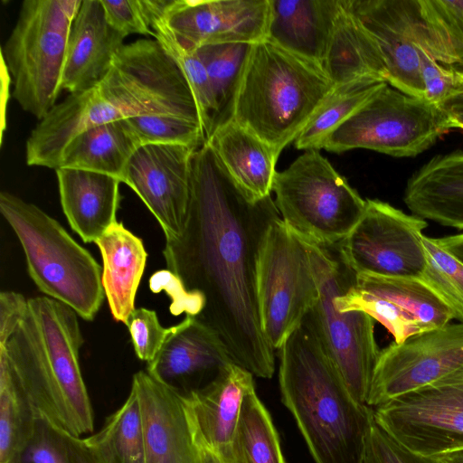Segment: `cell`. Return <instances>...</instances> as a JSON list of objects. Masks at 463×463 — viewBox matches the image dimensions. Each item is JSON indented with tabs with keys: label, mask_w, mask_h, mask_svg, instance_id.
I'll return each instance as SVG.
<instances>
[{
	"label": "cell",
	"mask_w": 463,
	"mask_h": 463,
	"mask_svg": "<svg viewBox=\"0 0 463 463\" xmlns=\"http://www.w3.org/2000/svg\"><path fill=\"white\" fill-rule=\"evenodd\" d=\"M271 195L255 201L232 178L205 142L191 165V193L184 230L165 238L167 269L205 298L199 320L218 333L232 362L269 379L275 350L260 324L256 264L269 224L279 217Z\"/></svg>",
	"instance_id": "6da1fadb"
},
{
	"label": "cell",
	"mask_w": 463,
	"mask_h": 463,
	"mask_svg": "<svg viewBox=\"0 0 463 463\" xmlns=\"http://www.w3.org/2000/svg\"><path fill=\"white\" fill-rule=\"evenodd\" d=\"M146 115L172 116L202 126L184 74L156 39L124 44L98 84L57 103L31 131L25 162L56 170L63 149L81 131Z\"/></svg>",
	"instance_id": "7a4b0ae2"
},
{
	"label": "cell",
	"mask_w": 463,
	"mask_h": 463,
	"mask_svg": "<svg viewBox=\"0 0 463 463\" xmlns=\"http://www.w3.org/2000/svg\"><path fill=\"white\" fill-rule=\"evenodd\" d=\"M278 351L281 401L315 463H364L373 410L349 392L310 311Z\"/></svg>",
	"instance_id": "3957f363"
},
{
	"label": "cell",
	"mask_w": 463,
	"mask_h": 463,
	"mask_svg": "<svg viewBox=\"0 0 463 463\" xmlns=\"http://www.w3.org/2000/svg\"><path fill=\"white\" fill-rule=\"evenodd\" d=\"M334 87L320 65L265 39L252 44L232 120L280 154Z\"/></svg>",
	"instance_id": "277c9868"
},
{
	"label": "cell",
	"mask_w": 463,
	"mask_h": 463,
	"mask_svg": "<svg viewBox=\"0 0 463 463\" xmlns=\"http://www.w3.org/2000/svg\"><path fill=\"white\" fill-rule=\"evenodd\" d=\"M0 212L19 240L40 291L92 321L105 293L100 266L90 251L58 221L9 192L0 193Z\"/></svg>",
	"instance_id": "5b68a950"
},
{
	"label": "cell",
	"mask_w": 463,
	"mask_h": 463,
	"mask_svg": "<svg viewBox=\"0 0 463 463\" xmlns=\"http://www.w3.org/2000/svg\"><path fill=\"white\" fill-rule=\"evenodd\" d=\"M82 0H24L1 47L13 97L38 120L57 104L72 22Z\"/></svg>",
	"instance_id": "8992f818"
},
{
	"label": "cell",
	"mask_w": 463,
	"mask_h": 463,
	"mask_svg": "<svg viewBox=\"0 0 463 463\" xmlns=\"http://www.w3.org/2000/svg\"><path fill=\"white\" fill-rule=\"evenodd\" d=\"M340 242H305L318 287V299L310 315L349 392L357 402L366 404L381 350L374 335L375 320L365 312L341 311L336 306V298L357 280Z\"/></svg>",
	"instance_id": "52a82bcc"
},
{
	"label": "cell",
	"mask_w": 463,
	"mask_h": 463,
	"mask_svg": "<svg viewBox=\"0 0 463 463\" xmlns=\"http://www.w3.org/2000/svg\"><path fill=\"white\" fill-rule=\"evenodd\" d=\"M272 192L280 218L298 238L316 245L342 241L362 218L366 200L317 150H307L277 172Z\"/></svg>",
	"instance_id": "ba28073f"
},
{
	"label": "cell",
	"mask_w": 463,
	"mask_h": 463,
	"mask_svg": "<svg viewBox=\"0 0 463 463\" xmlns=\"http://www.w3.org/2000/svg\"><path fill=\"white\" fill-rule=\"evenodd\" d=\"M453 128L452 118L440 106L387 83L327 137L323 148L334 153L365 148L410 157Z\"/></svg>",
	"instance_id": "9c48e42d"
},
{
	"label": "cell",
	"mask_w": 463,
	"mask_h": 463,
	"mask_svg": "<svg viewBox=\"0 0 463 463\" xmlns=\"http://www.w3.org/2000/svg\"><path fill=\"white\" fill-rule=\"evenodd\" d=\"M256 292L262 331L276 351L318 299L307 244L280 216L269 224L259 247Z\"/></svg>",
	"instance_id": "30bf717a"
},
{
	"label": "cell",
	"mask_w": 463,
	"mask_h": 463,
	"mask_svg": "<svg viewBox=\"0 0 463 463\" xmlns=\"http://www.w3.org/2000/svg\"><path fill=\"white\" fill-rule=\"evenodd\" d=\"M352 14L376 44L386 82L398 90L425 99L420 54L425 52L446 67L449 52L426 19L420 0H345Z\"/></svg>",
	"instance_id": "8fae6325"
},
{
	"label": "cell",
	"mask_w": 463,
	"mask_h": 463,
	"mask_svg": "<svg viewBox=\"0 0 463 463\" xmlns=\"http://www.w3.org/2000/svg\"><path fill=\"white\" fill-rule=\"evenodd\" d=\"M394 439L425 456L463 449V367L373 410Z\"/></svg>",
	"instance_id": "7c38bea8"
},
{
	"label": "cell",
	"mask_w": 463,
	"mask_h": 463,
	"mask_svg": "<svg viewBox=\"0 0 463 463\" xmlns=\"http://www.w3.org/2000/svg\"><path fill=\"white\" fill-rule=\"evenodd\" d=\"M428 222L378 199H366L364 213L341 242L357 274L416 278L426 266L422 244Z\"/></svg>",
	"instance_id": "4fadbf2b"
},
{
	"label": "cell",
	"mask_w": 463,
	"mask_h": 463,
	"mask_svg": "<svg viewBox=\"0 0 463 463\" xmlns=\"http://www.w3.org/2000/svg\"><path fill=\"white\" fill-rule=\"evenodd\" d=\"M463 367V323L412 335L381 350L366 404L378 407Z\"/></svg>",
	"instance_id": "5bb4252c"
},
{
	"label": "cell",
	"mask_w": 463,
	"mask_h": 463,
	"mask_svg": "<svg viewBox=\"0 0 463 463\" xmlns=\"http://www.w3.org/2000/svg\"><path fill=\"white\" fill-rule=\"evenodd\" d=\"M36 321L48 370L70 419L73 435L93 431L94 416L80 366L83 338L78 314L46 296L28 299Z\"/></svg>",
	"instance_id": "9a60e30c"
},
{
	"label": "cell",
	"mask_w": 463,
	"mask_h": 463,
	"mask_svg": "<svg viewBox=\"0 0 463 463\" xmlns=\"http://www.w3.org/2000/svg\"><path fill=\"white\" fill-rule=\"evenodd\" d=\"M197 148L183 145L140 146L131 156L122 183L142 200L165 238L184 230L191 193L192 157Z\"/></svg>",
	"instance_id": "2e32d148"
},
{
	"label": "cell",
	"mask_w": 463,
	"mask_h": 463,
	"mask_svg": "<svg viewBox=\"0 0 463 463\" xmlns=\"http://www.w3.org/2000/svg\"><path fill=\"white\" fill-rule=\"evenodd\" d=\"M269 0H170L165 20L181 45L197 50L266 39Z\"/></svg>",
	"instance_id": "e0dca14e"
},
{
	"label": "cell",
	"mask_w": 463,
	"mask_h": 463,
	"mask_svg": "<svg viewBox=\"0 0 463 463\" xmlns=\"http://www.w3.org/2000/svg\"><path fill=\"white\" fill-rule=\"evenodd\" d=\"M253 374L230 363L201 388L184 396L194 442L226 462H235V439L245 396L255 390Z\"/></svg>",
	"instance_id": "ac0fdd59"
},
{
	"label": "cell",
	"mask_w": 463,
	"mask_h": 463,
	"mask_svg": "<svg viewBox=\"0 0 463 463\" xmlns=\"http://www.w3.org/2000/svg\"><path fill=\"white\" fill-rule=\"evenodd\" d=\"M131 388L139 402L146 462L201 463L183 393L146 370L134 374Z\"/></svg>",
	"instance_id": "d6986e66"
},
{
	"label": "cell",
	"mask_w": 463,
	"mask_h": 463,
	"mask_svg": "<svg viewBox=\"0 0 463 463\" xmlns=\"http://www.w3.org/2000/svg\"><path fill=\"white\" fill-rule=\"evenodd\" d=\"M233 363L221 336L196 317L186 316L172 331L146 371L183 394L203 387Z\"/></svg>",
	"instance_id": "ffe728a7"
},
{
	"label": "cell",
	"mask_w": 463,
	"mask_h": 463,
	"mask_svg": "<svg viewBox=\"0 0 463 463\" xmlns=\"http://www.w3.org/2000/svg\"><path fill=\"white\" fill-rule=\"evenodd\" d=\"M124 39L108 24L100 0H82L69 34L61 90L78 93L98 84L111 68Z\"/></svg>",
	"instance_id": "44dd1931"
},
{
	"label": "cell",
	"mask_w": 463,
	"mask_h": 463,
	"mask_svg": "<svg viewBox=\"0 0 463 463\" xmlns=\"http://www.w3.org/2000/svg\"><path fill=\"white\" fill-rule=\"evenodd\" d=\"M266 40L322 67L341 0H269Z\"/></svg>",
	"instance_id": "7402d4cb"
},
{
	"label": "cell",
	"mask_w": 463,
	"mask_h": 463,
	"mask_svg": "<svg viewBox=\"0 0 463 463\" xmlns=\"http://www.w3.org/2000/svg\"><path fill=\"white\" fill-rule=\"evenodd\" d=\"M63 213L85 242H96L114 223L119 207L118 178L60 167L55 170Z\"/></svg>",
	"instance_id": "603a6c76"
},
{
	"label": "cell",
	"mask_w": 463,
	"mask_h": 463,
	"mask_svg": "<svg viewBox=\"0 0 463 463\" xmlns=\"http://www.w3.org/2000/svg\"><path fill=\"white\" fill-rule=\"evenodd\" d=\"M403 201L414 215L463 230V151L438 155L414 172Z\"/></svg>",
	"instance_id": "cb8c5ba5"
},
{
	"label": "cell",
	"mask_w": 463,
	"mask_h": 463,
	"mask_svg": "<svg viewBox=\"0 0 463 463\" xmlns=\"http://www.w3.org/2000/svg\"><path fill=\"white\" fill-rule=\"evenodd\" d=\"M205 142L251 199L271 195L279 156L271 146L233 120L217 128Z\"/></svg>",
	"instance_id": "d4e9b609"
},
{
	"label": "cell",
	"mask_w": 463,
	"mask_h": 463,
	"mask_svg": "<svg viewBox=\"0 0 463 463\" xmlns=\"http://www.w3.org/2000/svg\"><path fill=\"white\" fill-rule=\"evenodd\" d=\"M95 243L102 257V286L110 313L116 321L126 325L135 309L147 252L142 239L118 222Z\"/></svg>",
	"instance_id": "484cf974"
},
{
	"label": "cell",
	"mask_w": 463,
	"mask_h": 463,
	"mask_svg": "<svg viewBox=\"0 0 463 463\" xmlns=\"http://www.w3.org/2000/svg\"><path fill=\"white\" fill-rule=\"evenodd\" d=\"M140 146L127 119L103 123L81 131L67 144L59 168L106 174L122 182L128 164Z\"/></svg>",
	"instance_id": "4316f807"
},
{
	"label": "cell",
	"mask_w": 463,
	"mask_h": 463,
	"mask_svg": "<svg viewBox=\"0 0 463 463\" xmlns=\"http://www.w3.org/2000/svg\"><path fill=\"white\" fill-rule=\"evenodd\" d=\"M322 69L335 85L366 76L386 81L378 48L349 11L345 0H341Z\"/></svg>",
	"instance_id": "83f0119b"
},
{
	"label": "cell",
	"mask_w": 463,
	"mask_h": 463,
	"mask_svg": "<svg viewBox=\"0 0 463 463\" xmlns=\"http://www.w3.org/2000/svg\"><path fill=\"white\" fill-rule=\"evenodd\" d=\"M170 0H146L150 27L163 49L172 57L184 74L198 107L205 139L216 128L218 109L207 71L195 50L179 43L167 25L164 13Z\"/></svg>",
	"instance_id": "f1b7e54d"
},
{
	"label": "cell",
	"mask_w": 463,
	"mask_h": 463,
	"mask_svg": "<svg viewBox=\"0 0 463 463\" xmlns=\"http://www.w3.org/2000/svg\"><path fill=\"white\" fill-rule=\"evenodd\" d=\"M387 82L366 76L335 85L293 141L301 150H320L327 137Z\"/></svg>",
	"instance_id": "f546056e"
},
{
	"label": "cell",
	"mask_w": 463,
	"mask_h": 463,
	"mask_svg": "<svg viewBox=\"0 0 463 463\" xmlns=\"http://www.w3.org/2000/svg\"><path fill=\"white\" fill-rule=\"evenodd\" d=\"M355 288L393 303L415 319L423 331L443 326L453 319L448 307L416 278L357 274Z\"/></svg>",
	"instance_id": "4dcf8cb0"
},
{
	"label": "cell",
	"mask_w": 463,
	"mask_h": 463,
	"mask_svg": "<svg viewBox=\"0 0 463 463\" xmlns=\"http://www.w3.org/2000/svg\"><path fill=\"white\" fill-rule=\"evenodd\" d=\"M84 439L99 463H146L139 402L133 388L103 427Z\"/></svg>",
	"instance_id": "1f68e13d"
},
{
	"label": "cell",
	"mask_w": 463,
	"mask_h": 463,
	"mask_svg": "<svg viewBox=\"0 0 463 463\" xmlns=\"http://www.w3.org/2000/svg\"><path fill=\"white\" fill-rule=\"evenodd\" d=\"M37 413L7 364L0 361V463L20 457L33 435Z\"/></svg>",
	"instance_id": "d6a6232c"
},
{
	"label": "cell",
	"mask_w": 463,
	"mask_h": 463,
	"mask_svg": "<svg viewBox=\"0 0 463 463\" xmlns=\"http://www.w3.org/2000/svg\"><path fill=\"white\" fill-rule=\"evenodd\" d=\"M251 47L250 43H221L195 50L207 71L216 99L218 116L215 129L232 120Z\"/></svg>",
	"instance_id": "836d02e7"
},
{
	"label": "cell",
	"mask_w": 463,
	"mask_h": 463,
	"mask_svg": "<svg viewBox=\"0 0 463 463\" xmlns=\"http://www.w3.org/2000/svg\"><path fill=\"white\" fill-rule=\"evenodd\" d=\"M235 456L237 463H286L271 416L255 390L242 402Z\"/></svg>",
	"instance_id": "e575fe53"
},
{
	"label": "cell",
	"mask_w": 463,
	"mask_h": 463,
	"mask_svg": "<svg viewBox=\"0 0 463 463\" xmlns=\"http://www.w3.org/2000/svg\"><path fill=\"white\" fill-rule=\"evenodd\" d=\"M426 266L418 278L463 323V262L443 249L436 238L422 237Z\"/></svg>",
	"instance_id": "d590c367"
},
{
	"label": "cell",
	"mask_w": 463,
	"mask_h": 463,
	"mask_svg": "<svg viewBox=\"0 0 463 463\" xmlns=\"http://www.w3.org/2000/svg\"><path fill=\"white\" fill-rule=\"evenodd\" d=\"M22 463H99L84 439L37 416L33 435L20 456Z\"/></svg>",
	"instance_id": "8d00e7d4"
},
{
	"label": "cell",
	"mask_w": 463,
	"mask_h": 463,
	"mask_svg": "<svg viewBox=\"0 0 463 463\" xmlns=\"http://www.w3.org/2000/svg\"><path fill=\"white\" fill-rule=\"evenodd\" d=\"M140 145H183L199 148L206 139L202 126L181 118L146 115L127 118Z\"/></svg>",
	"instance_id": "74e56055"
},
{
	"label": "cell",
	"mask_w": 463,
	"mask_h": 463,
	"mask_svg": "<svg viewBox=\"0 0 463 463\" xmlns=\"http://www.w3.org/2000/svg\"><path fill=\"white\" fill-rule=\"evenodd\" d=\"M423 14L447 46L452 64L463 75V0H420Z\"/></svg>",
	"instance_id": "f35d334b"
},
{
	"label": "cell",
	"mask_w": 463,
	"mask_h": 463,
	"mask_svg": "<svg viewBox=\"0 0 463 463\" xmlns=\"http://www.w3.org/2000/svg\"><path fill=\"white\" fill-rule=\"evenodd\" d=\"M126 326L131 336L136 355L147 364L153 361L172 331L161 326L156 312L146 307L135 308Z\"/></svg>",
	"instance_id": "ab89813d"
},
{
	"label": "cell",
	"mask_w": 463,
	"mask_h": 463,
	"mask_svg": "<svg viewBox=\"0 0 463 463\" xmlns=\"http://www.w3.org/2000/svg\"><path fill=\"white\" fill-rule=\"evenodd\" d=\"M364 463H443L438 457L414 452L394 439L376 422L365 440Z\"/></svg>",
	"instance_id": "60d3db41"
},
{
	"label": "cell",
	"mask_w": 463,
	"mask_h": 463,
	"mask_svg": "<svg viewBox=\"0 0 463 463\" xmlns=\"http://www.w3.org/2000/svg\"><path fill=\"white\" fill-rule=\"evenodd\" d=\"M149 288L156 294L165 291L171 299L170 312L177 317L182 313L198 317L205 306V298L198 291L188 290L182 280L168 269L156 271L149 279Z\"/></svg>",
	"instance_id": "b9f144b4"
},
{
	"label": "cell",
	"mask_w": 463,
	"mask_h": 463,
	"mask_svg": "<svg viewBox=\"0 0 463 463\" xmlns=\"http://www.w3.org/2000/svg\"><path fill=\"white\" fill-rule=\"evenodd\" d=\"M108 24L125 38L132 33L154 36L143 0H100Z\"/></svg>",
	"instance_id": "7bdbcfd3"
},
{
	"label": "cell",
	"mask_w": 463,
	"mask_h": 463,
	"mask_svg": "<svg viewBox=\"0 0 463 463\" xmlns=\"http://www.w3.org/2000/svg\"><path fill=\"white\" fill-rule=\"evenodd\" d=\"M420 72L425 99L429 101L440 106L457 90L456 72L425 52L420 54Z\"/></svg>",
	"instance_id": "ee69618b"
},
{
	"label": "cell",
	"mask_w": 463,
	"mask_h": 463,
	"mask_svg": "<svg viewBox=\"0 0 463 463\" xmlns=\"http://www.w3.org/2000/svg\"><path fill=\"white\" fill-rule=\"evenodd\" d=\"M28 310V299L14 291L0 293V343L5 342L15 330Z\"/></svg>",
	"instance_id": "f6af8a7d"
},
{
	"label": "cell",
	"mask_w": 463,
	"mask_h": 463,
	"mask_svg": "<svg viewBox=\"0 0 463 463\" xmlns=\"http://www.w3.org/2000/svg\"><path fill=\"white\" fill-rule=\"evenodd\" d=\"M1 142L3 140L4 132L6 128V108L9 99L10 84L12 83L11 76L5 61L1 57Z\"/></svg>",
	"instance_id": "bcb514c9"
},
{
	"label": "cell",
	"mask_w": 463,
	"mask_h": 463,
	"mask_svg": "<svg viewBox=\"0 0 463 463\" xmlns=\"http://www.w3.org/2000/svg\"><path fill=\"white\" fill-rule=\"evenodd\" d=\"M438 243L463 262V233L437 238Z\"/></svg>",
	"instance_id": "7dc6e473"
},
{
	"label": "cell",
	"mask_w": 463,
	"mask_h": 463,
	"mask_svg": "<svg viewBox=\"0 0 463 463\" xmlns=\"http://www.w3.org/2000/svg\"><path fill=\"white\" fill-rule=\"evenodd\" d=\"M441 108L449 114L456 128L463 129V105H443Z\"/></svg>",
	"instance_id": "c3c4849f"
},
{
	"label": "cell",
	"mask_w": 463,
	"mask_h": 463,
	"mask_svg": "<svg viewBox=\"0 0 463 463\" xmlns=\"http://www.w3.org/2000/svg\"><path fill=\"white\" fill-rule=\"evenodd\" d=\"M457 74V81H458V88L457 90L448 99H446L441 105H463V77H461L459 74Z\"/></svg>",
	"instance_id": "681fc988"
},
{
	"label": "cell",
	"mask_w": 463,
	"mask_h": 463,
	"mask_svg": "<svg viewBox=\"0 0 463 463\" xmlns=\"http://www.w3.org/2000/svg\"><path fill=\"white\" fill-rule=\"evenodd\" d=\"M443 463H463V449H458L435 456Z\"/></svg>",
	"instance_id": "f907efd6"
},
{
	"label": "cell",
	"mask_w": 463,
	"mask_h": 463,
	"mask_svg": "<svg viewBox=\"0 0 463 463\" xmlns=\"http://www.w3.org/2000/svg\"><path fill=\"white\" fill-rule=\"evenodd\" d=\"M199 449L201 463H235V462L223 461V460L218 458L213 453H211L203 449Z\"/></svg>",
	"instance_id": "816d5d0a"
},
{
	"label": "cell",
	"mask_w": 463,
	"mask_h": 463,
	"mask_svg": "<svg viewBox=\"0 0 463 463\" xmlns=\"http://www.w3.org/2000/svg\"><path fill=\"white\" fill-rule=\"evenodd\" d=\"M8 463H22L20 457L9 461Z\"/></svg>",
	"instance_id": "f5cc1de1"
},
{
	"label": "cell",
	"mask_w": 463,
	"mask_h": 463,
	"mask_svg": "<svg viewBox=\"0 0 463 463\" xmlns=\"http://www.w3.org/2000/svg\"><path fill=\"white\" fill-rule=\"evenodd\" d=\"M459 75H460L461 77H463V75H462V74H459Z\"/></svg>",
	"instance_id": "db71d44e"
}]
</instances>
